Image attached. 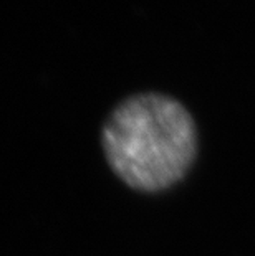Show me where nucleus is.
<instances>
[{
	"instance_id": "obj_1",
	"label": "nucleus",
	"mask_w": 255,
	"mask_h": 256,
	"mask_svg": "<svg viewBox=\"0 0 255 256\" xmlns=\"http://www.w3.org/2000/svg\"><path fill=\"white\" fill-rule=\"evenodd\" d=\"M103 149L129 187L156 192L184 177L197 150L192 116L181 102L157 92L124 100L106 119Z\"/></svg>"
}]
</instances>
